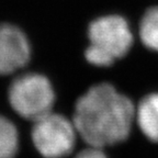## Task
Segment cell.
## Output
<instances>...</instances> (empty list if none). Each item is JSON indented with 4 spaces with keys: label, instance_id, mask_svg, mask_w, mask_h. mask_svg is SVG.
I'll return each mask as SVG.
<instances>
[{
    "label": "cell",
    "instance_id": "obj_7",
    "mask_svg": "<svg viewBox=\"0 0 158 158\" xmlns=\"http://www.w3.org/2000/svg\"><path fill=\"white\" fill-rule=\"evenodd\" d=\"M19 149V133L12 122L0 114V158H15Z\"/></svg>",
    "mask_w": 158,
    "mask_h": 158
},
{
    "label": "cell",
    "instance_id": "obj_5",
    "mask_svg": "<svg viewBox=\"0 0 158 158\" xmlns=\"http://www.w3.org/2000/svg\"><path fill=\"white\" fill-rule=\"evenodd\" d=\"M31 57L27 35L18 27L0 24V75H10L23 68Z\"/></svg>",
    "mask_w": 158,
    "mask_h": 158
},
{
    "label": "cell",
    "instance_id": "obj_4",
    "mask_svg": "<svg viewBox=\"0 0 158 158\" xmlns=\"http://www.w3.org/2000/svg\"><path fill=\"white\" fill-rule=\"evenodd\" d=\"M74 123L60 114L49 112L34 121L32 142L44 158H64L72 153L76 144Z\"/></svg>",
    "mask_w": 158,
    "mask_h": 158
},
{
    "label": "cell",
    "instance_id": "obj_3",
    "mask_svg": "<svg viewBox=\"0 0 158 158\" xmlns=\"http://www.w3.org/2000/svg\"><path fill=\"white\" fill-rule=\"evenodd\" d=\"M8 99L20 116L34 122L52 112L55 92L52 84L45 76L24 74L11 82Z\"/></svg>",
    "mask_w": 158,
    "mask_h": 158
},
{
    "label": "cell",
    "instance_id": "obj_8",
    "mask_svg": "<svg viewBox=\"0 0 158 158\" xmlns=\"http://www.w3.org/2000/svg\"><path fill=\"white\" fill-rule=\"evenodd\" d=\"M139 36L147 48L158 53V7L149 8L139 23Z\"/></svg>",
    "mask_w": 158,
    "mask_h": 158
},
{
    "label": "cell",
    "instance_id": "obj_1",
    "mask_svg": "<svg viewBox=\"0 0 158 158\" xmlns=\"http://www.w3.org/2000/svg\"><path fill=\"white\" fill-rule=\"evenodd\" d=\"M134 121L133 102L109 84L96 85L82 94L76 103L73 118L80 137L97 148L124 142Z\"/></svg>",
    "mask_w": 158,
    "mask_h": 158
},
{
    "label": "cell",
    "instance_id": "obj_6",
    "mask_svg": "<svg viewBox=\"0 0 158 158\" xmlns=\"http://www.w3.org/2000/svg\"><path fill=\"white\" fill-rule=\"evenodd\" d=\"M135 121L149 141L158 143V94L142 99L135 108Z\"/></svg>",
    "mask_w": 158,
    "mask_h": 158
},
{
    "label": "cell",
    "instance_id": "obj_2",
    "mask_svg": "<svg viewBox=\"0 0 158 158\" xmlns=\"http://www.w3.org/2000/svg\"><path fill=\"white\" fill-rule=\"evenodd\" d=\"M90 45L85 52L88 63L98 67L111 66L124 57L133 45V34L121 15H106L91 22L88 29Z\"/></svg>",
    "mask_w": 158,
    "mask_h": 158
},
{
    "label": "cell",
    "instance_id": "obj_9",
    "mask_svg": "<svg viewBox=\"0 0 158 158\" xmlns=\"http://www.w3.org/2000/svg\"><path fill=\"white\" fill-rule=\"evenodd\" d=\"M76 158H108L106 154L102 152V148L90 147L79 153Z\"/></svg>",
    "mask_w": 158,
    "mask_h": 158
}]
</instances>
